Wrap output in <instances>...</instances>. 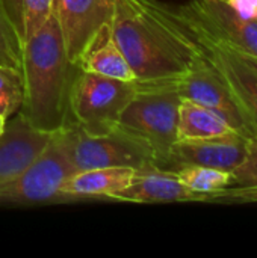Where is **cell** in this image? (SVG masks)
<instances>
[{"instance_id":"cell-19","label":"cell","mask_w":257,"mask_h":258,"mask_svg":"<svg viewBox=\"0 0 257 258\" xmlns=\"http://www.w3.org/2000/svg\"><path fill=\"white\" fill-rule=\"evenodd\" d=\"M23 77L20 68L0 63V115L11 118L23 103Z\"/></svg>"},{"instance_id":"cell-4","label":"cell","mask_w":257,"mask_h":258,"mask_svg":"<svg viewBox=\"0 0 257 258\" xmlns=\"http://www.w3.org/2000/svg\"><path fill=\"white\" fill-rule=\"evenodd\" d=\"M180 101L177 80L141 83L118 121V127L139 136L150 145L155 165L162 169L168 168L173 145L177 142Z\"/></svg>"},{"instance_id":"cell-20","label":"cell","mask_w":257,"mask_h":258,"mask_svg":"<svg viewBox=\"0 0 257 258\" xmlns=\"http://www.w3.org/2000/svg\"><path fill=\"white\" fill-rule=\"evenodd\" d=\"M23 41L8 15V11L0 0V63L15 68L21 67Z\"/></svg>"},{"instance_id":"cell-15","label":"cell","mask_w":257,"mask_h":258,"mask_svg":"<svg viewBox=\"0 0 257 258\" xmlns=\"http://www.w3.org/2000/svg\"><path fill=\"white\" fill-rule=\"evenodd\" d=\"M133 168H94L71 174L62 184V195L67 198L105 197L114 198L115 194L129 187L133 178Z\"/></svg>"},{"instance_id":"cell-11","label":"cell","mask_w":257,"mask_h":258,"mask_svg":"<svg viewBox=\"0 0 257 258\" xmlns=\"http://www.w3.org/2000/svg\"><path fill=\"white\" fill-rule=\"evenodd\" d=\"M115 201L156 204V203H204V195L188 189L174 171L145 165L135 169L132 183L114 195Z\"/></svg>"},{"instance_id":"cell-1","label":"cell","mask_w":257,"mask_h":258,"mask_svg":"<svg viewBox=\"0 0 257 258\" xmlns=\"http://www.w3.org/2000/svg\"><path fill=\"white\" fill-rule=\"evenodd\" d=\"M111 32L136 80H179L201 59V50L159 0H115Z\"/></svg>"},{"instance_id":"cell-3","label":"cell","mask_w":257,"mask_h":258,"mask_svg":"<svg viewBox=\"0 0 257 258\" xmlns=\"http://www.w3.org/2000/svg\"><path fill=\"white\" fill-rule=\"evenodd\" d=\"M171 11L226 83L250 133H257V56L211 32L182 5L171 6Z\"/></svg>"},{"instance_id":"cell-23","label":"cell","mask_w":257,"mask_h":258,"mask_svg":"<svg viewBox=\"0 0 257 258\" xmlns=\"http://www.w3.org/2000/svg\"><path fill=\"white\" fill-rule=\"evenodd\" d=\"M232 9L247 20H257V0H227Z\"/></svg>"},{"instance_id":"cell-2","label":"cell","mask_w":257,"mask_h":258,"mask_svg":"<svg viewBox=\"0 0 257 258\" xmlns=\"http://www.w3.org/2000/svg\"><path fill=\"white\" fill-rule=\"evenodd\" d=\"M23 103L18 113L26 122L45 133L68 125L70 91L80 68L67 57L62 33L52 14L44 26L23 44Z\"/></svg>"},{"instance_id":"cell-21","label":"cell","mask_w":257,"mask_h":258,"mask_svg":"<svg viewBox=\"0 0 257 258\" xmlns=\"http://www.w3.org/2000/svg\"><path fill=\"white\" fill-rule=\"evenodd\" d=\"M229 187H256L257 186V133L247 139V151L242 162L230 172Z\"/></svg>"},{"instance_id":"cell-16","label":"cell","mask_w":257,"mask_h":258,"mask_svg":"<svg viewBox=\"0 0 257 258\" xmlns=\"http://www.w3.org/2000/svg\"><path fill=\"white\" fill-rule=\"evenodd\" d=\"M235 132L236 130L214 110L182 98L177 119V141L214 138Z\"/></svg>"},{"instance_id":"cell-9","label":"cell","mask_w":257,"mask_h":258,"mask_svg":"<svg viewBox=\"0 0 257 258\" xmlns=\"http://www.w3.org/2000/svg\"><path fill=\"white\" fill-rule=\"evenodd\" d=\"M177 91L182 98L198 103L223 116L238 133L247 138L251 135L247 121L232 98L226 83L204 56H201L189 73L177 80Z\"/></svg>"},{"instance_id":"cell-17","label":"cell","mask_w":257,"mask_h":258,"mask_svg":"<svg viewBox=\"0 0 257 258\" xmlns=\"http://www.w3.org/2000/svg\"><path fill=\"white\" fill-rule=\"evenodd\" d=\"M23 44L29 41L53 14V0H3Z\"/></svg>"},{"instance_id":"cell-14","label":"cell","mask_w":257,"mask_h":258,"mask_svg":"<svg viewBox=\"0 0 257 258\" xmlns=\"http://www.w3.org/2000/svg\"><path fill=\"white\" fill-rule=\"evenodd\" d=\"M77 67L80 68V71L117 80H136L133 70L130 68L126 56L112 36L111 26H106L97 33V36L92 39V42L79 59Z\"/></svg>"},{"instance_id":"cell-12","label":"cell","mask_w":257,"mask_h":258,"mask_svg":"<svg viewBox=\"0 0 257 258\" xmlns=\"http://www.w3.org/2000/svg\"><path fill=\"white\" fill-rule=\"evenodd\" d=\"M182 6L215 35L257 56V20L242 18L227 0H189Z\"/></svg>"},{"instance_id":"cell-22","label":"cell","mask_w":257,"mask_h":258,"mask_svg":"<svg viewBox=\"0 0 257 258\" xmlns=\"http://www.w3.org/2000/svg\"><path fill=\"white\" fill-rule=\"evenodd\" d=\"M204 203H221V204H251L257 203L256 187H226L206 197Z\"/></svg>"},{"instance_id":"cell-10","label":"cell","mask_w":257,"mask_h":258,"mask_svg":"<svg viewBox=\"0 0 257 258\" xmlns=\"http://www.w3.org/2000/svg\"><path fill=\"white\" fill-rule=\"evenodd\" d=\"M247 139L235 132L214 138L177 141L173 145L167 169L177 171L186 165H200L232 172L245 156Z\"/></svg>"},{"instance_id":"cell-18","label":"cell","mask_w":257,"mask_h":258,"mask_svg":"<svg viewBox=\"0 0 257 258\" xmlns=\"http://www.w3.org/2000/svg\"><path fill=\"white\" fill-rule=\"evenodd\" d=\"M177 178L192 192L204 195V200L208 195L223 190L230 186L232 175L227 171L209 168V166H200V165H186L174 171Z\"/></svg>"},{"instance_id":"cell-7","label":"cell","mask_w":257,"mask_h":258,"mask_svg":"<svg viewBox=\"0 0 257 258\" xmlns=\"http://www.w3.org/2000/svg\"><path fill=\"white\" fill-rule=\"evenodd\" d=\"M71 160L74 172L114 166L139 169L145 165H155L150 145L121 127H117L108 135L88 136L74 125Z\"/></svg>"},{"instance_id":"cell-24","label":"cell","mask_w":257,"mask_h":258,"mask_svg":"<svg viewBox=\"0 0 257 258\" xmlns=\"http://www.w3.org/2000/svg\"><path fill=\"white\" fill-rule=\"evenodd\" d=\"M6 122H8V119L3 118V116L0 115V136L3 135V132H5V128H6Z\"/></svg>"},{"instance_id":"cell-5","label":"cell","mask_w":257,"mask_h":258,"mask_svg":"<svg viewBox=\"0 0 257 258\" xmlns=\"http://www.w3.org/2000/svg\"><path fill=\"white\" fill-rule=\"evenodd\" d=\"M74 124L56 132L44 150L14 178L0 184V204L29 206L67 198L61 189L74 174L71 145Z\"/></svg>"},{"instance_id":"cell-13","label":"cell","mask_w":257,"mask_h":258,"mask_svg":"<svg viewBox=\"0 0 257 258\" xmlns=\"http://www.w3.org/2000/svg\"><path fill=\"white\" fill-rule=\"evenodd\" d=\"M53 135L30 127L17 112L0 136V184L18 175L44 150Z\"/></svg>"},{"instance_id":"cell-8","label":"cell","mask_w":257,"mask_h":258,"mask_svg":"<svg viewBox=\"0 0 257 258\" xmlns=\"http://www.w3.org/2000/svg\"><path fill=\"white\" fill-rule=\"evenodd\" d=\"M114 9L115 0H53V15L71 63L77 65L97 33L111 26Z\"/></svg>"},{"instance_id":"cell-6","label":"cell","mask_w":257,"mask_h":258,"mask_svg":"<svg viewBox=\"0 0 257 258\" xmlns=\"http://www.w3.org/2000/svg\"><path fill=\"white\" fill-rule=\"evenodd\" d=\"M139 86L138 80L124 82L79 71L70 91L71 122L88 136L114 132Z\"/></svg>"}]
</instances>
